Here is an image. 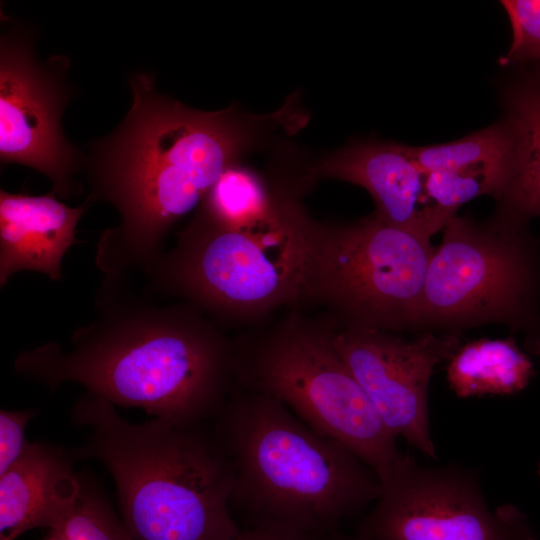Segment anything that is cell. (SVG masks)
<instances>
[{
    "label": "cell",
    "mask_w": 540,
    "mask_h": 540,
    "mask_svg": "<svg viewBox=\"0 0 540 540\" xmlns=\"http://www.w3.org/2000/svg\"><path fill=\"white\" fill-rule=\"evenodd\" d=\"M429 239L374 213L351 223L311 218L304 234L301 309H325L340 328L415 332Z\"/></svg>",
    "instance_id": "52a82bcc"
},
{
    "label": "cell",
    "mask_w": 540,
    "mask_h": 540,
    "mask_svg": "<svg viewBox=\"0 0 540 540\" xmlns=\"http://www.w3.org/2000/svg\"><path fill=\"white\" fill-rule=\"evenodd\" d=\"M310 218L290 230L256 234L194 214L173 248L144 275L143 291L187 303L223 330L261 324L284 307L300 309Z\"/></svg>",
    "instance_id": "8992f818"
},
{
    "label": "cell",
    "mask_w": 540,
    "mask_h": 540,
    "mask_svg": "<svg viewBox=\"0 0 540 540\" xmlns=\"http://www.w3.org/2000/svg\"><path fill=\"white\" fill-rule=\"evenodd\" d=\"M534 374L530 358L512 338H482L460 345L448 360L446 378L457 397L511 395Z\"/></svg>",
    "instance_id": "2e32d148"
},
{
    "label": "cell",
    "mask_w": 540,
    "mask_h": 540,
    "mask_svg": "<svg viewBox=\"0 0 540 540\" xmlns=\"http://www.w3.org/2000/svg\"><path fill=\"white\" fill-rule=\"evenodd\" d=\"M0 37V160L31 167L49 178L59 197L79 196L75 179L86 156L65 137L62 115L74 91L70 60H40L36 29L4 18Z\"/></svg>",
    "instance_id": "9c48e42d"
},
{
    "label": "cell",
    "mask_w": 540,
    "mask_h": 540,
    "mask_svg": "<svg viewBox=\"0 0 540 540\" xmlns=\"http://www.w3.org/2000/svg\"><path fill=\"white\" fill-rule=\"evenodd\" d=\"M537 475L540 477V461L538 462V465H537Z\"/></svg>",
    "instance_id": "603a6c76"
},
{
    "label": "cell",
    "mask_w": 540,
    "mask_h": 540,
    "mask_svg": "<svg viewBox=\"0 0 540 540\" xmlns=\"http://www.w3.org/2000/svg\"><path fill=\"white\" fill-rule=\"evenodd\" d=\"M331 540H370V539L366 538L365 536L359 533H357L354 536H342L336 532L331 536Z\"/></svg>",
    "instance_id": "7402d4cb"
},
{
    "label": "cell",
    "mask_w": 540,
    "mask_h": 540,
    "mask_svg": "<svg viewBox=\"0 0 540 540\" xmlns=\"http://www.w3.org/2000/svg\"><path fill=\"white\" fill-rule=\"evenodd\" d=\"M90 206L68 207L56 193L39 196L0 191V286L32 270L62 280V260L77 243L76 228Z\"/></svg>",
    "instance_id": "5bb4252c"
},
{
    "label": "cell",
    "mask_w": 540,
    "mask_h": 540,
    "mask_svg": "<svg viewBox=\"0 0 540 540\" xmlns=\"http://www.w3.org/2000/svg\"><path fill=\"white\" fill-rule=\"evenodd\" d=\"M304 179L310 188L322 179L361 186L372 196L377 217L429 240L453 218L431 200L425 172L411 156L409 145L402 143H350L304 167Z\"/></svg>",
    "instance_id": "7c38bea8"
},
{
    "label": "cell",
    "mask_w": 540,
    "mask_h": 540,
    "mask_svg": "<svg viewBox=\"0 0 540 540\" xmlns=\"http://www.w3.org/2000/svg\"><path fill=\"white\" fill-rule=\"evenodd\" d=\"M140 293L102 283L99 314L72 334L70 347L50 341L24 350L16 373L51 390L76 383L173 423L214 422L236 386L232 338L187 303Z\"/></svg>",
    "instance_id": "7a4b0ae2"
},
{
    "label": "cell",
    "mask_w": 540,
    "mask_h": 540,
    "mask_svg": "<svg viewBox=\"0 0 540 540\" xmlns=\"http://www.w3.org/2000/svg\"><path fill=\"white\" fill-rule=\"evenodd\" d=\"M71 418L88 431L73 449L77 460L107 468L134 540H234L240 533L230 512L234 468L214 422L132 423L87 392Z\"/></svg>",
    "instance_id": "3957f363"
},
{
    "label": "cell",
    "mask_w": 540,
    "mask_h": 540,
    "mask_svg": "<svg viewBox=\"0 0 540 540\" xmlns=\"http://www.w3.org/2000/svg\"><path fill=\"white\" fill-rule=\"evenodd\" d=\"M339 328L327 312L291 308L275 324L233 337L235 384L278 400L351 450L381 481L405 453L338 352Z\"/></svg>",
    "instance_id": "5b68a950"
},
{
    "label": "cell",
    "mask_w": 540,
    "mask_h": 540,
    "mask_svg": "<svg viewBox=\"0 0 540 540\" xmlns=\"http://www.w3.org/2000/svg\"><path fill=\"white\" fill-rule=\"evenodd\" d=\"M332 535H321L281 528L255 527L241 530L234 540H331Z\"/></svg>",
    "instance_id": "44dd1931"
},
{
    "label": "cell",
    "mask_w": 540,
    "mask_h": 540,
    "mask_svg": "<svg viewBox=\"0 0 540 540\" xmlns=\"http://www.w3.org/2000/svg\"><path fill=\"white\" fill-rule=\"evenodd\" d=\"M357 533L370 540H539L519 507L488 505L477 472L422 466L409 454L381 480Z\"/></svg>",
    "instance_id": "30bf717a"
},
{
    "label": "cell",
    "mask_w": 540,
    "mask_h": 540,
    "mask_svg": "<svg viewBox=\"0 0 540 540\" xmlns=\"http://www.w3.org/2000/svg\"><path fill=\"white\" fill-rule=\"evenodd\" d=\"M132 104L86 156L89 204L107 201L121 223L103 232L96 263L106 279L147 274L171 228L200 205L230 166L267 132L287 124L289 109L248 114L231 106L206 112L157 91L154 75L129 76Z\"/></svg>",
    "instance_id": "6da1fadb"
},
{
    "label": "cell",
    "mask_w": 540,
    "mask_h": 540,
    "mask_svg": "<svg viewBox=\"0 0 540 540\" xmlns=\"http://www.w3.org/2000/svg\"><path fill=\"white\" fill-rule=\"evenodd\" d=\"M73 449L37 441L0 474V540L50 529L73 507L82 486Z\"/></svg>",
    "instance_id": "4fadbf2b"
},
{
    "label": "cell",
    "mask_w": 540,
    "mask_h": 540,
    "mask_svg": "<svg viewBox=\"0 0 540 540\" xmlns=\"http://www.w3.org/2000/svg\"><path fill=\"white\" fill-rule=\"evenodd\" d=\"M44 540H134L101 489L82 475V486L69 512L48 529Z\"/></svg>",
    "instance_id": "ac0fdd59"
},
{
    "label": "cell",
    "mask_w": 540,
    "mask_h": 540,
    "mask_svg": "<svg viewBox=\"0 0 540 540\" xmlns=\"http://www.w3.org/2000/svg\"><path fill=\"white\" fill-rule=\"evenodd\" d=\"M409 151L425 173L451 172L465 177L502 178L512 168V136L503 119L461 139L409 146Z\"/></svg>",
    "instance_id": "e0dca14e"
},
{
    "label": "cell",
    "mask_w": 540,
    "mask_h": 540,
    "mask_svg": "<svg viewBox=\"0 0 540 540\" xmlns=\"http://www.w3.org/2000/svg\"><path fill=\"white\" fill-rule=\"evenodd\" d=\"M335 345L389 431L437 459L429 384L435 367L460 346V335L425 332L406 339L376 329L339 328Z\"/></svg>",
    "instance_id": "8fae6325"
},
{
    "label": "cell",
    "mask_w": 540,
    "mask_h": 540,
    "mask_svg": "<svg viewBox=\"0 0 540 540\" xmlns=\"http://www.w3.org/2000/svg\"><path fill=\"white\" fill-rule=\"evenodd\" d=\"M525 218L497 209L489 219L454 216L430 258L415 333H460L488 323L516 325L534 287Z\"/></svg>",
    "instance_id": "ba28073f"
},
{
    "label": "cell",
    "mask_w": 540,
    "mask_h": 540,
    "mask_svg": "<svg viewBox=\"0 0 540 540\" xmlns=\"http://www.w3.org/2000/svg\"><path fill=\"white\" fill-rule=\"evenodd\" d=\"M512 28V41L502 65H540V0H503Z\"/></svg>",
    "instance_id": "d6986e66"
},
{
    "label": "cell",
    "mask_w": 540,
    "mask_h": 540,
    "mask_svg": "<svg viewBox=\"0 0 540 540\" xmlns=\"http://www.w3.org/2000/svg\"><path fill=\"white\" fill-rule=\"evenodd\" d=\"M36 410L0 411V474L11 467L25 452L30 441L25 438L28 422Z\"/></svg>",
    "instance_id": "ffe728a7"
},
{
    "label": "cell",
    "mask_w": 540,
    "mask_h": 540,
    "mask_svg": "<svg viewBox=\"0 0 540 540\" xmlns=\"http://www.w3.org/2000/svg\"><path fill=\"white\" fill-rule=\"evenodd\" d=\"M214 425L234 468L230 504L247 528L332 535L380 494L369 465L270 396L235 386Z\"/></svg>",
    "instance_id": "277c9868"
},
{
    "label": "cell",
    "mask_w": 540,
    "mask_h": 540,
    "mask_svg": "<svg viewBox=\"0 0 540 540\" xmlns=\"http://www.w3.org/2000/svg\"><path fill=\"white\" fill-rule=\"evenodd\" d=\"M502 104L513 156L508 185L498 207L523 218L540 216V65L505 85Z\"/></svg>",
    "instance_id": "9a60e30c"
}]
</instances>
